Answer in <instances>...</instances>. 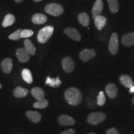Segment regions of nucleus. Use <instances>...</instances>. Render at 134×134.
I'll return each mask as SVG.
<instances>
[{"label":"nucleus","mask_w":134,"mask_h":134,"mask_svg":"<svg viewBox=\"0 0 134 134\" xmlns=\"http://www.w3.org/2000/svg\"><path fill=\"white\" fill-rule=\"evenodd\" d=\"M65 98L69 104L71 105H78L81 103L83 95L81 92L76 88H70L65 91Z\"/></svg>","instance_id":"f257e3e1"},{"label":"nucleus","mask_w":134,"mask_h":134,"mask_svg":"<svg viewBox=\"0 0 134 134\" xmlns=\"http://www.w3.org/2000/svg\"><path fill=\"white\" fill-rule=\"evenodd\" d=\"M54 28L52 26H48L42 28L38 32L37 34V41L41 43H45L51 37L53 34Z\"/></svg>","instance_id":"f03ea898"},{"label":"nucleus","mask_w":134,"mask_h":134,"mask_svg":"<svg viewBox=\"0 0 134 134\" xmlns=\"http://www.w3.org/2000/svg\"><path fill=\"white\" fill-rule=\"evenodd\" d=\"M47 13L53 16H58L63 14V8L60 4L57 3H50L47 5L45 8Z\"/></svg>","instance_id":"7ed1b4c3"},{"label":"nucleus","mask_w":134,"mask_h":134,"mask_svg":"<svg viewBox=\"0 0 134 134\" xmlns=\"http://www.w3.org/2000/svg\"><path fill=\"white\" fill-rule=\"evenodd\" d=\"M105 119V115L103 113H92L88 115V122L91 125H97L103 122Z\"/></svg>","instance_id":"20e7f679"},{"label":"nucleus","mask_w":134,"mask_h":134,"mask_svg":"<svg viewBox=\"0 0 134 134\" xmlns=\"http://www.w3.org/2000/svg\"><path fill=\"white\" fill-rule=\"evenodd\" d=\"M109 50L110 53L113 55L116 54L119 50L118 36L115 32L113 33L110 37V39L109 43Z\"/></svg>","instance_id":"39448f33"},{"label":"nucleus","mask_w":134,"mask_h":134,"mask_svg":"<svg viewBox=\"0 0 134 134\" xmlns=\"http://www.w3.org/2000/svg\"><path fill=\"white\" fill-rule=\"evenodd\" d=\"M63 70L66 73H71L75 68V62L70 57H66L62 61Z\"/></svg>","instance_id":"423d86ee"},{"label":"nucleus","mask_w":134,"mask_h":134,"mask_svg":"<svg viewBox=\"0 0 134 134\" xmlns=\"http://www.w3.org/2000/svg\"><path fill=\"white\" fill-rule=\"evenodd\" d=\"M16 56L19 61L22 63H26L30 60V54L25 48H19L17 49Z\"/></svg>","instance_id":"0eeeda50"},{"label":"nucleus","mask_w":134,"mask_h":134,"mask_svg":"<svg viewBox=\"0 0 134 134\" xmlns=\"http://www.w3.org/2000/svg\"><path fill=\"white\" fill-rule=\"evenodd\" d=\"M96 56V52L93 49H85L80 52V58L83 62L89 61Z\"/></svg>","instance_id":"6e6552de"},{"label":"nucleus","mask_w":134,"mask_h":134,"mask_svg":"<svg viewBox=\"0 0 134 134\" xmlns=\"http://www.w3.org/2000/svg\"><path fill=\"white\" fill-rule=\"evenodd\" d=\"M65 33L69 37L72 38L73 40H75L76 41H80L81 40V37L79 32L75 28L68 27L66 28L64 30Z\"/></svg>","instance_id":"1a4fd4ad"},{"label":"nucleus","mask_w":134,"mask_h":134,"mask_svg":"<svg viewBox=\"0 0 134 134\" xmlns=\"http://www.w3.org/2000/svg\"><path fill=\"white\" fill-rule=\"evenodd\" d=\"M1 68L4 73L8 74L11 73L13 69V60L10 58H6L2 61L1 63Z\"/></svg>","instance_id":"9d476101"},{"label":"nucleus","mask_w":134,"mask_h":134,"mask_svg":"<svg viewBox=\"0 0 134 134\" xmlns=\"http://www.w3.org/2000/svg\"><path fill=\"white\" fill-rule=\"evenodd\" d=\"M58 122L60 125L64 126L73 125L75 124V120L73 117L68 115H62L58 117Z\"/></svg>","instance_id":"9b49d317"},{"label":"nucleus","mask_w":134,"mask_h":134,"mask_svg":"<svg viewBox=\"0 0 134 134\" xmlns=\"http://www.w3.org/2000/svg\"><path fill=\"white\" fill-rule=\"evenodd\" d=\"M103 9V3L102 0H96L94 4L93 9H92V14L93 17L94 19L96 16H99L100 13H102Z\"/></svg>","instance_id":"f8f14e48"},{"label":"nucleus","mask_w":134,"mask_h":134,"mask_svg":"<svg viewBox=\"0 0 134 134\" xmlns=\"http://www.w3.org/2000/svg\"><path fill=\"white\" fill-rule=\"evenodd\" d=\"M105 92H106V94L110 98L113 99L117 96L118 90H117V86H115L114 84L110 83L108 84L105 87Z\"/></svg>","instance_id":"ddd939ff"},{"label":"nucleus","mask_w":134,"mask_h":134,"mask_svg":"<svg viewBox=\"0 0 134 134\" xmlns=\"http://www.w3.org/2000/svg\"><path fill=\"white\" fill-rule=\"evenodd\" d=\"M32 95L37 100H42L45 98V92L40 87H34L31 90Z\"/></svg>","instance_id":"4468645a"},{"label":"nucleus","mask_w":134,"mask_h":134,"mask_svg":"<svg viewBox=\"0 0 134 134\" xmlns=\"http://www.w3.org/2000/svg\"><path fill=\"white\" fill-rule=\"evenodd\" d=\"M122 43L127 47H130L134 45V32L127 34L122 37Z\"/></svg>","instance_id":"2eb2a0df"},{"label":"nucleus","mask_w":134,"mask_h":134,"mask_svg":"<svg viewBox=\"0 0 134 134\" xmlns=\"http://www.w3.org/2000/svg\"><path fill=\"white\" fill-rule=\"evenodd\" d=\"M26 115L28 119L34 123H38L41 120V114L39 113L36 111L29 110L26 113Z\"/></svg>","instance_id":"dca6fc26"},{"label":"nucleus","mask_w":134,"mask_h":134,"mask_svg":"<svg viewBox=\"0 0 134 134\" xmlns=\"http://www.w3.org/2000/svg\"><path fill=\"white\" fill-rule=\"evenodd\" d=\"M107 23V19L104 16H98L94 18L95 26L99 31H100L103 29V27L105 26Z\"/></svg>","instance_id":"f3484780"},{"label":"nucleus","mask_w":134,"mask_h":134,"mask_svg":"<svg viewBox=\"0 0 134 134\" xmlns=\"http://www.w3.org/2000/svg\"><path fill=\"white\" fill-rule=\"evenodd\" d=\"M47 20V18L46 15L41 14V13H37V14H34L32 18V23L35 24H44Z\"/></svg>","instance_id":"a211bd4d"},{"label":"nucleus","mask_w":134,"mask_h":134,"mask_svg":"<svg viewBox=\"0 0 134 134\" xmlns=\"http://www.w3.org/2000/svg\"><path fill=\"white\" fill-rule=\"evenodd\" d=\"M28 93H29L28 90L21 86L16 87V88L14 89V92H13L14 96L18 98H24V97L27 96Z\"/></svg>","instance_id":"6ab92c4d"},{"label":"nucleus","mask_w":134,"mask_h":134,"mask_svg":"<svg viewBox=\"0 0 134 134\" xmlns=\"http://www.w3.org/2000/svg\"><path fill=\"white\" fill-rule=\"evenodd\" d=\"M120 81L124 86L126 88H130V87L133 86V81L132 78L129 75H122L120 76Z\"/></svg>","instance_id":"aec40b11"},{"label":"nucleus","mask_w":134,"mask_h":134,"mask_svg":"<svg viewBox=\"0 0 134 134\" xmlns=\"http://www.w3.org/2000/svg\"><path fill=\"white\" fill-rule=\"evenodd\" d=\"M46 84L53 88H58L61 85L62 81L60 80L59 77L56 78H52L50 76H48L46 79Z\"/></svg>","instance_id":"412c9836"},{"label":"nucleus","mask_w":134,"mask_h":134,"mask_svg":"<svg viewBox=\"0 0 134 134\" xmlns=\"http://www.w3.org/2000/svg\"><path fill=\"white\" fill-rule=\"evenodd\" d=\"M24 48L31 55H34L36 54V49L35 46L32 43V42L29 39H26L24 42Z\"/></svg>","instance_id":"4be33fe9"},{"label":"nucleus","mask_w":134,"mask_h":134,"mask_svg":"<svg viewBox=\"0 0 134 134\" xmlns=\"http://www.w3.org/2000/svg\"><path fill=\"white\" fill-rule=\"evenodd\" d=\"M15 22V17L14 15L11 14H8L4 17L2 23V26L4 27L11 26Z\"/></svg>","instance_id":"5701e85b"},{"label":"nucleus","mask_w":134,"mask_h":134,"mask_svg":"<svg viewBox=\"0 0 134 134\" xmlns=\"http://www.w3.org/2000/svg\"><path fill=\"white\" fill-rule=\"evenodd\" d=\"M78 19L80 24L83 26H88L90 23V17L86 13H80L78 15Z\"/></svg>","instance_id":"b1692460"},{"label":"nucleus","mask_w":134,"mask_h":134,"mask_svg":"<svg viewBox=\"0 0 134 134\" xmlns=\"http://www.w3.org/2000/svg\"><path fill=\"white\" fill-rule=\"evenodd\" d=\"M22 77L23 80L28 84H31L33 82V78L31 72L29 70L25 68L22 71Z\"/></svg>","instance_id":"393cba45"},{"label":"nucleus","mask_w":134,"mask_h":134,"mask_svg":"<svg viewBox=\"0 0 134 134\" xmlns=\"http://www.w3.org/2000/svg\"><path fill=\"white\" fill-rule=\"evenodd\" d=\"M109 9L113 13H116L119 11V3L117 0H108Z\"/></svg>","instance_id":"a878e982"},{"label":"nucleus","mask_w":134,"mask_h":134,"mask_svg":"<svg viewBox=\"0 0 134 134\" xmlns=\"http://www.w3.org/2000/svg\"><path fill=\"white\" fill-rule=\"evenodd\" d=\"M48 102L47 99H43L42 100H38L37 102L34 103L33 106L37 109H45L48 106Z\"/></svg>","instance_id":"bb28decb"},{"label":"nucleus","mask_w":134,"mask_h":134,"mask_svg":"<svg viewBox=\"0 0 134 134\" xmlns=\"http://www.w3.org/2000/svg\"><path fill=\"white\" fill-rule=\"evenodd\" d=\"M21 31H22V29H21L17 30L16 31H15L14 32H13V34H11L9 36V38L11 40H13V41H18V40H19L20 38H21Z\"/></svg>","instance_id":"cd10ccee"},{"label":"nucleus","mask_w":134,"mask_h":134,"mask_svg":"<svg viewBox=\"0 0 134 134\" xmlns=\"http://www.w3.org/2000/svg\"><path fill=\"white\" fill-rule=\"evenodd\" d=\"M105 103V97L104 92L100 91L97 98V103L99 105H103Z\"/></svg>","instance_id":"c85d7f7f"},{"label":"nucleus","mask_w":134,"mask_h":134,"mask_svg":"<svg viewBox=\"0 0 134 134\" xmlns=\"http://www.w3.org/2000/svg\"><path fill=\"white\" fill-rule=\"evenodd\" d=\"M34 32L31 29H24L22 30L21 33V37L23 38H29L30 37L32 36Z\"/></svg>","instance_id":"c756f323"},{"label":"nucleus","mask_w":134,"mask_h":134,"mask_svg":"<svg viewBox=\"0 0 134 134\" xmlns=\"http://www.w3.org/2000/svg\"><path fill=\"white\" fill-rule=\"evenodd\" d=\"M107 134H119V133L115 128H111L107 130Z\"/></svg>","instance_id":"7c9ffc66"},{"label":"nucleus","mask_w":134,"mask_h":134,"mask_svg":"<svg viewBox=\"0 0 134 134\" xmlns=\"http://www.w3.org/2000/svg\"><path fill=\"white\" fill-rule=\"evenodd\" d=\"M60 134H75V131L73 129H70L65 130Z\"/></svg>","instance_id":"2f4dec72"},{"label":"nucleus","mask_w":134,"mask_h":134,"mask_svg":"<svg viewBox=\"0 0 134 134\" xmlns=\"http://www.w3.org/2000/svg\"><path fill=\"white\" fill-rule=\"evenodd\" d=\"M129 92L130 93H134V86H132V87H130Z\"/></svg>","instance_id":"473e14b6"},{"label":"nucleus","mask_w":134,"mask_h":134,"mask_svg":"<svg viewBox=\"0 0 134 134\" xmlns=\"http://www.w3.org/2000/svg\"><path fill=\"white\" fill-rule=\"evenodd\" d=\"M14 1L17 3H21V2H22V1H24V0H14Z\"/></svg>","instance_id":"72a5a7b5"},{"label":"nucleus","mask_w":134,"mask_h":134,"mask_svg":"<svg viewBox=\"0 0 134 134\" xmlns=\"http://www.w3.org/2000/svg\"><path fill=\"white\" fill-rule=\"evenodd\" d=\"M34 1H36V2H39V1H42V0H34Z\"/></svg>","instance_id":"f704fd0d"},{"label":"nucleus","mask_w":134,"mask_h":134,"mask_svg":"<svg viewBox=\"0 0 134 134\" xmlns=\"http://www.w3.org/2000/svg\"><path fill=\"white\" fill-rule=\"evenodd\" d=\"M2 88V85H1V84L0 83V89H1Z\"/></svg>","instance_id":"c9c22d12"},{"label":"nucleus","mask_w":134,"mask_h":134,"mask_svg":"<svg viewBox=\"0 0 134 134\" xmlns=\"http://www.w3.org/2000/svg\"><path fill=\"white\" fill-rule=\"evenodd\" d=\"M132 102H133V104H134V97L133 98V99H132Z\"/></svg>","instance_id":"e433bc0d"},{"label":"nucleus","mask_w":134,"mask_h":134,"mask_svg":"<svg viewBox=\"0 0 134 134\" xmlns=\"http://www.w3.org/2000/svg\"><path fill=\"white\" fill-rule=\"evenodd\" d=\"M88 134H96V133H88Z\"/></svg>","instance_id":"4c0bfd02"},{"label":"nucleus","mask_w":134,"mask_h":134,"mask_svg":"<svg viewBox=\"0 0 134 134\" xmlns=\"http://www.w3.org/2000/svg\"><path fill=\"white\" fill-rule=\"evenodd\" d=\"M19 134H22V133H19Z\"/></svg>","instance_id":"58836bf2"}]
</instances>
